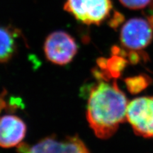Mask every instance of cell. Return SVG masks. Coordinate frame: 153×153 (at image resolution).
<instances>
[{
    "label": "cell",
    "mask_w": 153,
    "mask_h": 153,
    "mask_svg": "<svg viewBox=\"0 0 153 153\" xmlns=\"http://www.w3.org/2000/svg\"><path fill=\"white\" fill-rule=\"evenodd\" d=\"M26 126L22 118L14 115L0 118V147L9 148L18 146L24 140Z\"/></svg>",
    "instance_id": "52a82bcc"
},
{
    "label": "cell",
    "mask_w": 153,
    "mask_h": 153,
    "mask_svg": "<svg viewBox=\"0 0 153 153\" xmlns=\"http://www.w3.org/2000/svg\"><path fill=\"white\" fill-rule=\"evenodd\" d=\"M77 50L74 38L63 30H57L50 34L44 44V52L48 60L60 65L71 62Z\"/></svg>",
    "instance_id": "8992f818"
},
{
    "label": "cell",
    "mask_w": 153,
    "mask_h": 153,
    "mask_svg": "<svg viewBox=\"0 0 153 153\" xmlns=\"http://www.w3.org/2000/svg\"><path fill=\"white\" fill-rule=\"evenodd\" d=\"M128 104L116 81L102 79L94 86L88 99L87 118L95 135L101 139L111 137L126 119Z\"/></svg>",
    "instance_id": "6da1fadb"
},
{
    "label": "cell",
    "mask_w": 153,
    "mask_h": 153,
    "mask_svg": "<svg viewBox=\"0 0 153 153\" xmlns=\"http://www.w3.org/2000/svg\"><path fill=\"white\" fill-rule=\"evenodd\" d=\"M64 9L84 24L99 25L108 18L111 0H66Z\"/></svg>",
    "instance_id": "7a4b0ae2"
},
{
    "label": "cell",
    "mask_w": 153,
    "mask_h": 153,
    "mask_svg": "<svg viewBox=\"0 0 153 153\" xmlns=\"http://www.w3.org/2000/svg\"><path fill=\"white\" fill-rule=\"evenodd\" d=\"M120 40L123 47L130 51L148 47L153 40V16L130 19L120 30Z\"/></svg>",
    "instance_id": "3957f363"
},
{
    "label": "cell",
    "mask_w": 153,
    "mask_h": 153,
    "mask_svg": "<svg viewBox=\"0 0 153 153\" xmlns=\"http://www.w3.org/2000/svg\"><path fill=\"white\" fill-rule=\"evenodd\" d=\"M19 153H89L85 143L77 136L60 138L45 137L34 145L20 144Z\"/></svg>",
    "instance_id": "5b68a950"
},
{
    "label": "cell",
    "mask_w": 153,
    "mask_h": 153,
    "mask_svg": "<svg viewBox=\"0 0 153 153\" xmlns=\"http://www.w3.org/2000/svg\"><path fill=\"white\" fill-rule=\"evenodd\" d=\"M124 7L131 9H140L146 7L151 0H119Z\"/></svg>",
    "instance_id": "30bf717a"
},
{
    "label": "cell",
    "mask_w": 153,
    "mask_h": 153,
    "mask_svg": "<svg viewBox=\"0 0 153 153\" xmlns=\"http://www.w3.org/2000/svg\"><path fill=\"white\" fill-rule=\"evenodd\" d=\"M152 79L146 74L126 78L125 83L128 90L133 94H136L144 90L150 85Z\"/></svg>",
    "instance_id": "9c48e42d"
},
{
    "label": "cell",
    "mask_w": 153,
    "mask_h": 153,
    "mask_svg": "<svg viewBox=\"0 0 153 153\" xmlns=\"http://www.w3.org/2000/svg\"><path fill=\"white\" fill-rule=\"evenodd\" d=\"M4 106V101L2 99H0V111H1V107H3Z\"/></svg>",
    "instance_id": "8fae6325"
},
{
    "label": "cell",
    "mask_w": 153,
    "mask_h": 153,
    "mask_svg": "<svg viewBox=\"0 0 153 153\" xmlns=\"http://www.w3.org/2000/svg\"><path fill=\"white\" fill-rule=\"evenodd\" d=\"M20 34L19 30L12 26L0 25V63L8 62L14 57Z\"/></svg>",
    "instance_id": "ba28073f"
},
{
    "label": "cell",
    "mask_w": 153,
    "mask_h": 153,
    "mask_svg": "<svg viewBox=\"0 0 153 153\" xmlns=\"http://www.w3.org/2000/svg\"><path fill=\"white\" fill-rule=\"evenodd\" d=\"M126 120L136 135L153 139V96L138 97L128 103Z\"/></svg>",
    "instance_id": "277c9868"
}]
</instances>
